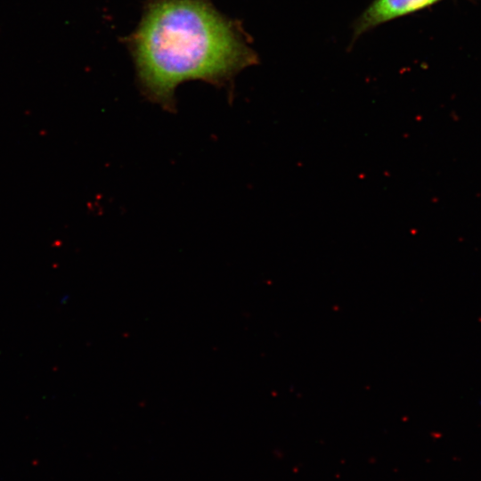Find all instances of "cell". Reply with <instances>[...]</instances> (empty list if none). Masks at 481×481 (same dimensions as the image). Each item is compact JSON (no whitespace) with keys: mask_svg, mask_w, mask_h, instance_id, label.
Masks as SVG:
<instances>
[{"mask_svg":"<svg viewBox=\"0 0 481 481\" xmlns=\"http://www.w3.org/2000/svg\"><path fill=\"white\" fill-rule=\"evenodd\" d=\"M122 40L143 93L167 108L182 82L224 86L257 62L240 23L211 0H147L136 29Z\"/></svg>","mask_w":481,"mask_h":481,"instance_id":"obj_1","label":"cell"},{"mask_svg":"<svg viewBox=\"0 0 481 481\" xmlns=\"http://www.w3.org/2000/svg\"><path fill=\"white\" fill-rule=\"evenodd\" d=\"M441 0H374L356 20L354 36L374 27L427 8Z\"/></svg>","mask_w":481,"mask_h":481,"instance_id":"obj_2","label":"cell"}]
</instances>
